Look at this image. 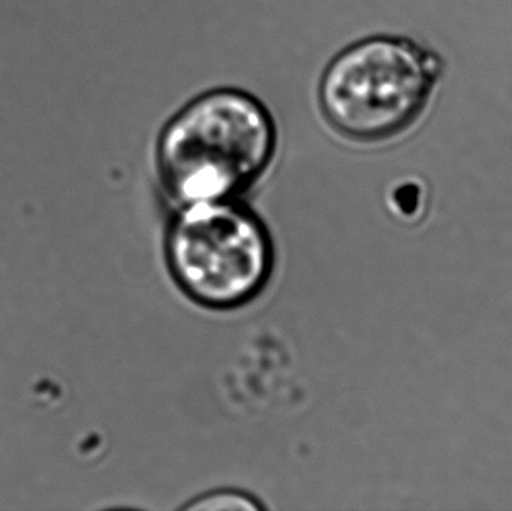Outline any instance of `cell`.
I'll return each instance as SVG.
<instances>
[{"mask_svg": "<svg viewBox=\"0 0 512 511\" xmlns=\"http://www.w3.org/2000/svg\"><path fill=\"white\" fill-rule=\"evenodd\" d=\"M444 74L445 60L433 48L406 36H375L330 63L319 98L337 131L384 143L420 122Z\"/></svg>", "mask_w": 512, "mask_h": 511, "instance_id": "6da1fadb", "label": "cell"}, {"mask_svg": "<svg viewBox=\"0 0 512 511\" xmlns=\"http://www.w3.org/2000/svg\"><path fill=\"white\" fill-rule=\"evenodd\" d=\"M276 128L254 96L216 90L195 99L165 128L159 165L186 203L224 200L270 164Z\"/></svg>", "mask_w": 512, "mask_h": 511, "instance_id": "7a4b0ae2", "label": "cell"}, {"mask_svg": "<svg viewBox=\"0 0 512 511\" xmlns=\"http://www.w3.org/2000/svg\"><path fill=\"white\" fill-rule=\"evenodd\" d=\"M171 266L198 302L230 306L245 302L264 282L270 246L249 213L216 201L192 203L170 237Z\"/></svg>", "mask_w": 512, "mask_h": 511, "instance_id": "3957f363", "label": "cell"}, {"mask_svg": "<svg viewBox=\"0 0 512 511\" xmlns=\"http://www.w3.org/2000/svg\"><path fill=\"white\" fill-rule=\"evenodd\" d=\"M194 509L206 510H252L255 509L254 503L237 495H216L213 498H207V501L197 504Z\"/></svg>", "mask_w": 512, "mask_h": 511, "instance_id": "277c9868", "label": "cell"}]
</instances>
